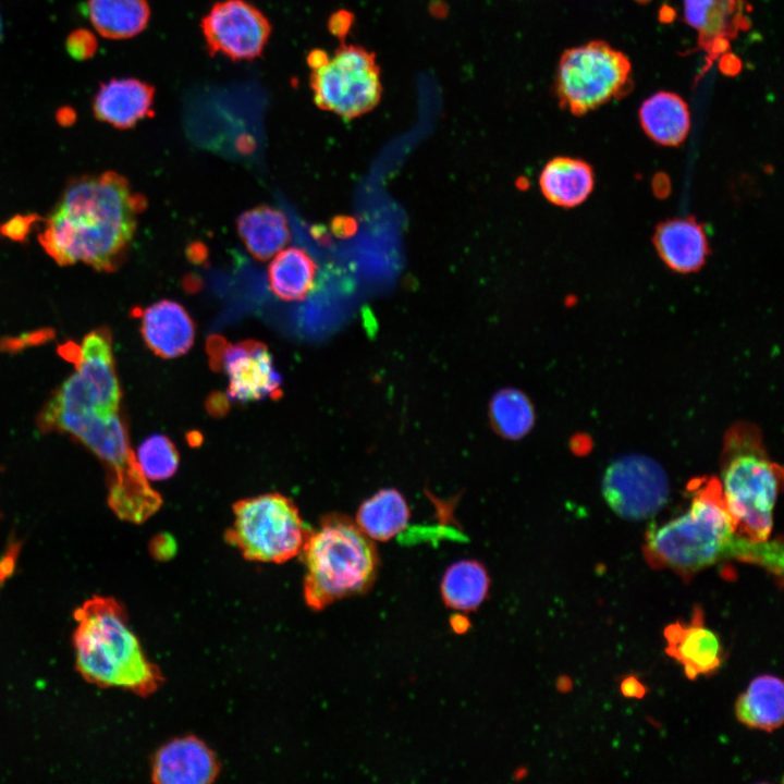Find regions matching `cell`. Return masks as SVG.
I'll return each instance as SVG.
<instances>
[{
    "label": "cell",
    "instance_id": "obj_1",
    "mask_svg": "<svg viewBox=\"0 0 784 784\" xmlns=\"http://www.w3.org/2000/svg\"><path fill=\"white\" fill-rule=\"evenodd\" d=\"M145 207L146 199L123 175H83L68 184L38 240L60 266L83 262L113 271L125 258Z\"/></svg>",
    "mask_w": 784,
    "mask_h": 784
},
{
    "label": "cell",
    "instance_id": "obj_2",
    "mask_svg": "<svg viewBox=\"0 0 784 784\" xmlns=\"http://www.w3.org/2000/svg\"><path fill=\"white\" fill-rule=\"evenodd\" d=\"M686 512L646 535L645 555L660 568L687 579L725 558L744 561L750 541L738 537L716 478L698 479L689 486Z\"/></svg>",
    "mask_w": 784,
    "mask_h": 784
},
{
    "label": "cell",
    "instance_id": "obj_3",
    "mask_svg": "<svg viewBox=\"0 0 784 784\" xmlns=\"http://www.w3.org/2000/svg\"><path fill=\"white\" fill-rule=\"evenodd\" d=\"M73 647L76 669L88 683L119 687L142 697L163 682L127 625L123 607L111 597L94 596L74 612Z\"/></svg>",
    "mask_w": 784,
    "mask_h": 784
},
{
    "label": "cell",
    "instance_id": "obj_4",
    "mask_svg": "<svg viewBox=\"0 0 784 784\" xmlns=\"http://www.w3.org/2000/svg\"><path fill=\"white\" fill-rule=\"evenodd\" d=\"M782 478L757 427L739 422L727 431L719 482L738 537L751 542L769 540Z\"/></svg>",
    "mask_w": 784,
    "mask_h": 784
},
{
    "label": "cell",
    "instance_id": "obj_5",
    "mask_svg": "<svg viewBox=\"0 0 784 784\" xmlns=\"http://www.w3.org/2000/svg\"><path fill=\"white\" fill-rule=\"evenodd\" d=\"M306 575V603L320 610L365 591L373 581L378 554L372 540L345 516L331 515L310 531L301 551Z\"/></svg>",
    "mask_w": 784,
    "mask_h": 784
},
{
    "label": "cell",
    "instance_id": "obj_6",
    "mask_svg": "<svg viewBox=\"0 0 784 784\" xmlns=\"http://www.w3.org/2000/svg\"><path fill=\"white\" fill-rule=\"evenodd\" d=\"M226 539L247 560L282 563L301 554L310 532L295 504L280 493L241 500Z\"/></svg>",
    "mask_w": 784,
    "mask_h": 784
},
{
    "label": "cell",
    "instance_id": "obj_7",
    "mask_svg": "<svg viewBox=\"0 0 784 784\" xmlns=\"http://www.w3.org/2000/svg\"><path fill=\"white\" fill-rule=\"evenodd\" d=\"M630 62L623 52L604 41H590L561 56L556 95L571 113L586 114L622 95L630 83Z\"/></svg>",
    "mask_w": 784,
    "mask_h": 784
},
{
    "label": "cell",
    "instance_id": "obj_8",
    "mask_svg": "<svg viewBox=\"0 0 784 784\" xmlns=\"http://www.w3.org/2000/svg\"><path fill=\"white\" fill-rule=\"evenodd\" d=\"M315 103L324 111L353 119L371 111L382 96L376 54L359 46H342L313 69Z\"/></svg>",
    "mask_w": 784,
    "mask_h": 784
},
{
    "label": "cell",
    "instance_id": "obj_9",
    "mask_svg": "<svg viewBox=\"0 0 784 784\" xmlns=\"http://www.w3.org/2000/svg\"><path fill=\"white\" fill-rule=\"evenodd\" d=\"M601 491L616 515L644 520L656 515L670 498L669 477L663 467L644 454H624L605 468Z\"/></svg>",
    "mask_w": 784,
    "mask_h": 784
},
{
    "label": "cell",
    "instance_id": "obj_10",
    "mask_svg": "<svg viewBox=\"0 0 784 784\" xmlns=\"http://www.w3.org/2000/svg\"><path fill=\"white\" fill-rule=\"evenodd\" d=\"M210 364L229 378L228 396L237 402L278 397L281 378L268 347L255 340L236 344L219 335L208 339Z\"/></svg>",
    "mask_w": 784,
    "mask_h": 784
},
{
    "label": "cell",
    "instance_id": "obj_11",
    "mask_svg": "<svg viewBox=\"0 0 784 784\" xmlns=\"http://www.w3.org/2000/svg\"><path fill=\"white\" fill-rule=\"evenodd\" d=\"M201 28L210 52L232 60L259 56L271 29L265 15L244 0L216 3L203 19Z\"/></svg>",
    "mask_w": 784,
    "mask_h": 784
},
{
    "label": "cell",
    "instance_id": "obj_12",
    "mask_svg": "<svg viewBox=\"0 0 784 784\" xmlns=\"http://www.w3.org/2000/svg\"><path fill=\"white\" fill-rule=\"evenodd\" d=\"M219 771L213 751L199 738L185 736L159 748L152 760L151 779L159 784H208Z\"/></svg>",
    "mask_w": 784,
    "mask_h": 784
},
{
    "label": "cell",
    "instance_id": "obj_13",
    "mask_svg": "<svg viewBox=\"0 0 784 784\" xmlns=\"http://www.w3.org/2000/svg\"><path fill=\"white\" fill-rule=\"evenodd\" d=\"M663 635L665 652L684 666L689 679L715 671L723 662L722 644L716 634L706 627L699 608L694 610L689 622L672 623L665 627Z\"/></svg>",
    "mask_w": 784,
    "mask_h": 784
},
{
    "label": "cell",
    "instance_id": "obj_14",
    "mask_svg": "<svg viewBox=\"0 0 784 784\" xmlns=\"http://www.w3.org/2000/svg\"><path fill=\"white\" fill-rule=\"evenodd\" d=\"M652 243L663 264L682 274L699 271L710 255L705 224L695 217L671 218L659 222L653 231Z\"/></svg>",
    "mask_w": 784,
    "mask_h": 784
},
{
    "label": "cell",
    "instance_id": "obj_15",
    "mask_svg": "<svg viewBox=\"0 0 784 784\" xmlns=\"http://www.w3.org/2000/svg\"><path fill=\"white\" fill-rule=\"evenodd\" d=\"M76 371L96 390L102 414L118 413L121 391L112 353V336L107 328L86 334L81 346L73 345L66 356Z\"/></svg>",
    "mask_w": 784,
    "mask_h": 784
},
{
    "label": "cell",
    "instance_id": "obj_16",
    "mask_svg": "<svg viewBox=\"0 0 784 784\" xmlns=\"http://www.w3.org/2000/svg\"><path fill=\"white\" fill-rule=\"evenodd\" d=\"M140 321V334L156 355L174 358L185 354L195 339V324L177 302L161 299L134 313Z\"/></svg>",
    "mask_w": 784,
    "mask_h": 784
},
{
    "label": "cell",
    "instance_id": "obj_17",
    "mask_svg": "<svg viewBox=\"0 0 784 784\" xmlns=\"http://www.w3.org/2000/svg\"><path fill=\"white\" fill-rule=\"evenodd\" d=\"M742 0H684V19L697 30L698 42L716 57L744 24Z\"/></svg>",
    "mask_w": 784,
    "mask_h": 784
},
{
    "label": "cell",
    "instance_id": "obj_18",
    "mask_svg": "<svg viewBox=\"0 0 784 784\" xmlns=\"http://www.w3.org/2000/svg\"><path fill=\"white\" fill-rule=\"evenodd\" d=\"M155 89L135 78H112L100 85L93 101L97 120L117 128L133 127L151 113Z\"/></svg>",
    "mask_w": 784,
    "mask_h": 784
},
{
    "label": "cell",
    "instance_id": "obj_19",
    "mask_svg": "<svg viewBox=\"0 0 784 784\" xmlns=\"http://www.w3.org/2000/svg\"><path fill=\"white\" fill-rule=\"evenodd\" d=\"M108 503L124 520L143 523L158 511L162 501L143 474L136 457L108 471Z\"/></svg>",
    "mask_w": 784,
    "mask_h": 784
},
{
    "label": "cell",
    "instance_id": "obj_20",
    "mask_svg": "<svg viewBox=\"0 0 784 784\" xmlns=\"http://www.w3.org/2000/svg\"><path fill=\"white\" fill-rule=\"evenodd\" d=\"M539 186L550 203L563 208H574L592 193L595 172L583 159L555 157L542 169Z\"/></svg>",
    "mask_w": 784,
    "mask_h": 784
},
{
    "label": "cell",
    "instance_id": "obj_21",
    "mask_svg": "<svg viewBox=\"0 0 784 784\" xmlns=\"http://www.w3.org/2000/svg\"><path fill=\"white\" fill-rule=\"evenodd\" d=\"M638 118L646 135L662 146H679L690 130L686 101L670 91H659L647 98L639 108Z\"/></svg>",
    "mask_w": 784,
    "mask_h": 784
},
{
    "label": "cell",
    "instance_id": "obj_22",
    "mask_svg": "<svg viewBox=\"0 0 784 784\" xmlns=\"http://www.w3.org/2000/svg\"><path fill=\"white\" fill-rule=\"evenodd\" d=\"M236 225L246 249L259 261L269 260L290 242L285 215L268 205H259L242 212Z\"/></svg>",
    "mask_w": 784,
    "mask_h": 784
},
{
    "label": "cell",
    "instance_id": "obj_23",
    "mask_svg": "<svg viewBox=\"0 0 784 784\" xmlns=\"http://www.w3.org/2000/svg\"><path fill=\"white\" fill-rule=\"evenodd\" d=\"M738 721L749 727L772 732L783 723L784 686L773 675H760L751 681L736 703Z\"/></svg>",
    "mask_w": 784,
    "mask_h": 784
},
{
    "label": "cell",
    "instance_id": "obj_24",
    "mask_svg": "<svg viewBox=\"0 0 784 784\" xmlns=\"http://www.w3.org/2000/svg\"><path fill=\"white\" fill-rule=\"evenodd\" d=\"M409 515L405 498L396 489L388 488L359 506L356 524L371 540L388 541L405 529Z\"/></svg>",
    "mask_w": 784,
    "mask_h": 784
},
{
    "label": "cell",
    "instance_id": "obj_25",
    "mask_svg": "<svg viewBox=\"0 0 784 784\" xmlns=\"http://www.w3.org/2000/svg\"><path fill=\"white\" fill-rule=\"evenodd\" d=\"M316 270L315 261L304 249H281L268 268L270 289L283 301H301L313 289Z\"/></svg>",
    "mask_w": 784,
    "mask_h": 784
},
{
    "label": "cell",
    "instance_id": "obj_26",
    "mask_svg": "<svg viewBox=\"0 0 784 784\" xmlns=\"http://www.w3.org/2000/svg\"><path fill=\"white\" fill-rule=\"evenodd\" d=\"M87 10L96 30L111 39L137 35L149 20L146 0H88Z\"/></svg>",
    "mask_w": 784,
    "mask_h": 784
},
{
    "label": "cell",
    "instance_id": "obj_27",
    "mask_svg": "<svg viewBox=\"0 0 784 784\" xmlns=\"http://www.w3.org/2000/svg\"><path fill=\"white\" fill-rule=\"evenodd\" d=\"M489 576L485 566L475 560H462L444 573L441 593L444 603L458 611L476 610L486 599Z\"/></svg>",
    "mask_w": 784,
    "mask_h": 784
},
{
    "label": "cell",
    "instance_id": "obj_28",
    "mask_svg": "<svg viewBox=\"0 0 784 784\" xmlns=\"http://www.w3.org/2000/svg\"><path fill=\"white\" fill-rule=\"evenodd\" d=\"M489 417L499 436L518 440L532 428L535 411L525 393L514 388H505L492 396L489 404Z\"/></svg>",
    "mask_w": 784,
    "mask_h": 784
},
{
    "label": "cell",
    "instance_id": "obj_29",
    "mask_svg": "<svg viewBox=\"0 0 784 784\" xmlns=\"http://www.w3.org/2000/svg\"><path fill=\"white\" fill-rule=\"evenodd\" d=\"M136 460L145 477L152 480L170 478L179 465L174 444L161 434L147 438L138 448Z\"/></svg>",
    "mask_w": 784,
    "mask_h": 784
},
{
    "label": "cell",
    "instance_id": "obj_30",
    "mask_svg": "<svg viewBox=\"0 0 784 784\" xmlns=\"http://www.w3.org/2000/svg\"><path fill=\"white\" fill-rule=\"evenodd\" d=\"M65 46L69 54L73 59L83 61L95 54L97 40L89 30L81 28L69 35Z\"/></svg>",
    "mask_w": 784,
    "mask_h": 784
},
{
    "label": "cell",
    "instance_id": "obj_31",
    "mask_svg": "<svg viewBox=\"0 0 784 784\" xmlns=\"http://www.w3.org/2000/svg\"><path fill=\"white\" fill-rule=\"evenodd\" d=\"M621 691L628 698H641L646 694V687L637 677L627 676L621 683Z\"/></svg>",
    "mask_w": 784,
    "mask_h": 784
},
{
    "label": "cell",
    "instance_id": "obj_32",
    "mask_svg": "<svg viewBox=\"0 0 784 784\" xmlns=\"http://www.w3.org/2000/svg\"><path fill=\"white\" fill-rule=\"evenodd\" d=\"M29 219L28 218H17L10 222H8L5 225H3L2 231L11 237H14L19 240L23 234L27 232V226L29 225Z\"/></svg>",
    "mask_w": 784,
    "mask_h": 784
},
{
    "label": "cell",
    "instance_id": "obj_33",
    "mask_svg": "<svg viewBox=\"0 0 784 784\" xmlns=\"http://www.w3.org/2000/svg\"><path fill=\"white\" fill-rule=\"evenodd\" d=\"M16 547L8 551L7 555L0 562V584L11 574L15 565Z\"/></svg>",
    "mask_w": 784,
    "mask_h": 784
},
{
    "label": "cell",
    "instance_id": "obj_34",
    "mask_svg": "<svg viewBox=\"0 0 784 784\" xmlns=\"http://www.w3.org/2000/svg\"><path fill=\"white\" fill-rule=\"evenodd\" d=\"M1 38H2V21H1V16H0V40H1Z\"/></svg>",
    "mask_w": 784,
    "mask_h": 784
}]
</instances>
